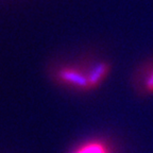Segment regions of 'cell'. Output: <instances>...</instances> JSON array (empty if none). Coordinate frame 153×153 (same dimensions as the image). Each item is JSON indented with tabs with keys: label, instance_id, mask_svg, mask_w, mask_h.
Listing matches in <instances>:
<instances>
[{
	"label": "cell",
	"instance_id": "cell-1",
	"mask_svg": "<svg viewBox=\"0 0 153 153\" xmlns=\"http://www.w3.org/2000/svg\"><path fill=\"white\" fill-rule=\"evenodd\" d=\"M59 79L63 83L72 86L74 88L81 89V91H89L87 74L76 68H72V67L62 68L59 71Z\"/></svg>",
	"mask_w": 153,
	"mask_h": 153
},
{
	"label": "cell",
	"instance_id": "cell-2",
	"mask_svg": "<svg viewBox=\"0 0 153 153\" xmlns=\"http://www.w3.org/2000/svg\"><path fill=\"white\" fill-rule=\"evenodd\" d=\"M110 72L111 65L108 63L101 62L91 67V70L86 74H87V80H88L89 91L91 89H95L98 86H100L102 84V82L108 78Z\"/></svg>",
	"mask_w": 153,
	"mask_h": 153
},
{
	"label": "cell",
	"instance_id": "cell-3",
	"mask_svg": "<svg viewBox=\"0 0 153 153\" xmlns=\"http://www.w3.org/2000/svg\"><path fill=\"white\" fill-rule=\"evenodd\" d=\"M72 153H113V150L106 141L97 138L81 143Z\"/></svg>",
	"mask_w": 153,
	"mask_h": 153
},
{
	"label": "cell",
	"instance_id": "cell-4",
	"mask_svg": "<svg viewBox=\"0 0 153 153\" xmlns=\"http://www.w3.org/2000/svg\"><path fill=\"white\" fill-rule=\"evenodd\" d=\"M145 89H146V91L148 94L153 95V71L147 78L146 83H145Z\"/></svg>",
	"mask_w": 153,
	"mask_h": 153
}]
</instances>
